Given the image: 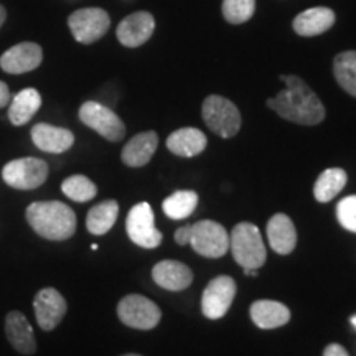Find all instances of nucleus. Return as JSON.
<instances>
[{"mask_svg":"<svg viewBox=\"0 0 356 356\" xmlns=\"http://www.w3.org/2000/svg\"><path fill=\"white\" fill-rule=\"evenodd\" d=\"M122 356H140V355H136V353H127V355H122Z\"/></svg>","mask_w":356,"mask_h":356,"instance_id":"36","label":"nucleus"},{"mask_svg":"<svg viewBox=\"0 0 356 356\" xmlns=\"http://www.w3.org/2000/svg\"><path fill=\"white\" fill-rule=\"evenodd\" d=\"M203 121L211 132L222 139H231L241 129V113L233 101L211 95L203 102Z\"/></svg>","mask_w":356,"mask_h":356,"instance_id":"5","label":"nucleus"},{"mask_svg":"<svg viewBox=\"0 0 356 356\" xmlns=\"http://www.w3.org/2000/svg\"><path fill=\"white\" fill-rule=\"evenodd\" d=\"M159 145V136L157 132L147 131L140 132L137 136H134L131 140L124 145L121 159L127 167L137 168L144 167L150 162V159L154 157L155 150Z\"/></svg>","mask_w":356,"mask_h":356,"instance_id":"19","label":"nucleus"},{"mask_svg":"<svg viewBox=\"0 0 356 356\" xmlns=\"http://www.w3.org/2000/svg\"><path fill=\"white\" fill-rule=\"evenodd\" d=\"M42 106V96L35 88L22 89L17 96H13L8 104V119L13 126H24L38 113Z\"/></svg>","mask_w":356,"mask_h":356,"instance_id":"23","label":"nucleus"},{"mask_svg":"<svg viewBox=\"0 0 356 356\" xmlns=\"http://www.w3.org/2000/svg\"><path fill=\"white\" fill-rule=\"evenodd\" d=\"M118 317L124 325L136 330H152L162 318V312L147 297L129 293L118 304Z\"/></svg>","mask_w":356,"mask_h":356,"instance_id":"6","label":"nucleus"},{"mask_svg":"<svg viewBox=\"0 0 356 356\" xmlns=\"http://www.w3.org/2000/svg\"><path fill=\"white\" fill-rule=\"evenodd\" d=\"M350 323L353 325V328H355V330H356V315H353V317L350 318Z\"/></svg>","mask_w":356,"mask_h":356,"instance_id":"35","label":"nucleus"},{"mask_svg":"<svg viewBox=\"0 0 356 356\" xmlns=\"http://www.w3.org/2000/svg\"><path fill=\"white\" fill-rule=\"evenodd\" d=\"M236 296V282L229 275H218L210 280L202 297V312L207 318L225 317Z\"/></svg>","mask_w":356,"mask_h":356,"instance_id":"11","label":"nucleus"},{"mask_svg":"<svg viewBox=\"0 0 356 356\" xmlns=\"http://www.w3.org/2000/svg\"><path fill=\"white\" fill-rule=\"evenodd\" d=\"M6 335L8 343L22 355H33L37 351L33 328L22 312H8L6 318Z\"/></svg>","mask_w":356,"mask_h":356,"instance_id":"16","label":"nucleus"},{"mask_svg":"<svg viewBox=\"0 0 356 356\" xmlns=\"http://www.w3.org/2000/svg\"><path fill=\"white\" fill-rule=\"evenodd\" d=\"M251 318L262 330H273L289 323L291 310L275 300H256L251 305Z\"/></svg>","mask_w":356,"mask_h":356,"instance_id":"22","label":"nucleus"},{"mask_svg":"<svg viewBox=\"0 0 356 356\" xmlns=\"http://www.w3.org/2000/svg\"><path fill=\"white\" fill-rule=\"evenodd\" d=\"M337 17L332 8L314 7L304 10L293 19V30L300 37H317L330 30L335 24Z\"/></svg>","mask_w":356,"mask_h":356,"instance_id":"20","label":"nucleus"},{"mask_svg":"<svg viewBox=\"0 0 356 356\" xmlns=\"http://www.w3.org/2000/svg\"><path fill=\"white\" fill-rule=\"evenodd\" d=\"M180 246L191 244L193 251L203 257L218 259L228 252L229 236L220 222L211 220H202L195 225L181 226L173 234Z\"/></svg>","mask_w":356,"mask_h":356,"instance_id":"3","label":"nucleus"},{"mask_svg":"<svg viewBox=\"0 0 356 356\" xmlns=\"http://www.w3.org/2000/svg\"><path fill=\"white\" fill-rule=\"evenodd\" d=\"M32 140L43 152L63 154L73 147L74 136L68 129L40 122L32 127Z\"/></svg>","mask_w":356,"mask_h":356,"instance_id":"17","label":"nucleus"},{"mask_svg":"<svg viewBox=\"0 0 356 356\" xmlns=\"http://www.w3.org/2000/svg\"><path fill=\"white\" fill-rule=\"evenodd\" d=\"M10 89H8V86L3 81H0V109L6 108V106L10 104Z\"/></svg>","mask_w":356,"mask_h":356,"instance_id":"32","label":"nucleus"},{"mask_svg":"<svg viewBox=\"0 0 356 356\" xmlns=\"http://www.w3.org/2000/svg\"><path fill=\"white\" fill-rule=\"evenodd\" d=\"M2 178L12 188L35 190L47 181L48 163L42 159L35 157L12 160L3 167Z\"/></svg>","mask_w":356,"mask_h":356,"instance_id":"8","label":"nucleus"},{"mask_svg":"<svg viewBox=\"0 0 356 356\" xmlns=\"http://www.w3.org/2000/svg\"><path fill=\"white\" fill-rule=\"evenodd\" d=\"M207 136L195 127H184L172 132L167 139V149L178 157H195L207 149Z\"/></svg>","mask_w":356,"mask_h":356,"instance_id":"21","label":"nucleus"},{"mask_svg":"<svg viewBox=\"0 0 356 356\" xmlns=\"http://www.w3.org/2000/svg\"><path fill=\"white\" fill-rule=\"evenodd\" d=\"M244 274L249 275V277H257L259 275V273H257V269H243Z\"/></svg>","mask_w":356,"mask_h":356,"instance_id":"34","label":"nucleus"},{"mask_svg":"<svg viewBox=\"0 0 356 356\" xmlns=\"http://www.w3.org/2000/svg\"><path fill=\"white\" fill-rule=\"evenodd\" d=\"M323 356H350L348 351H346L343 346L338 343H332L328 345L323 351Z\"/></svg>","mask_w":356,"mask_h":356,"instance_id":"31","label":"nucleus"},{"mask_svg":"<svg viewBox=\"0 0 356 356\" xmlns=\"http://www.w3.org/2000/svg\"><path fill=\"white\" fill-rule=\"evenodd\" d=\"M333 73L338 84L356 97V51H343L333 61Z\"/></svg>","mask_w":356,"mask_h":356,"instance_id":"27","label":"nucleus"},{"mask_svg":"<svg viewBox=\"0 0 356 356\" xmlns=\"http://www.w3.org/2000/svg\"><path fill=\"white\" fill-rule=\"evenodd\" d=\"M256 0H222V17L233 25H241L254 15Z\"/></svg>","mask_w":356,"mask_h":356,"instance_id":"29","label":"nucleus"},{"mask_svg":"<svg viewBox=\"0 0 356 356\" xmlns=\"http://www.w3.org/2000/svg\"><path fill=\"white\" fill-rule=\"evenodd\" d=\"M152 279L155 284L165 291L170 292H180L185 291L193 282V273L188 266L184 262L178 261H160L159 264L154 266L152 269Z\"/></svg>","mask_w":356,"mask_h":356,"instance_id":"15","label":"nucleus"},{"mask_svg":"<svg viewBox=\"0 0 356 356\" xmlns=\"http://www.w3.org/2000/svg\"><path fill=\"white\" fill-rule=\"evenodd\" d=\"M6 19H7V10L0 6V26L6 24Z\"/></svg>","mask_w":356,"mask_h":356,"instance_id":"33","label":"nucleus"},{"mask_svg":"<svg viewBox=\"0 0 356 356\" xmlns=\"http://www.w3.org/2000/svg\"><path fill=\"white\" fill-rule=\"evenodd\" d=\"M25 216L35 233L48 241H66L76 233L74 211L56 200L32 203L26 208Z\"/></svg>","mask_w":356,"mask_h":356,"instance_id":"2","label":"nucleus"},{"mask_svg":"<svg viewBox=\"0 0 356 356\" xmlns=\"http://www.w3.org/2000/svg\"><path fill=\"white\" fill-rule=\"evenodd\" d=\"M33 310L40 328L44 332H51L65 318L68 305H66L65 297L56 289L47 287L35 296Z\"/></svg>","mask_w":356,"mask_h":356,"instance_id":"12","label":"nucleus"},{"mask_svg":"<svg viewBox=\"0 0 356 356\" xmlns=\"http://www.w3.org/2000/svg\"><path fill=\"white\" fill-rule=\"evenodd\" d=\"M79 119L84 126L96 131L109 142H119L126 136V126L122 119L108 106L96 101H86L79 108Z\"/></svg>","mask_w":356,"mask_h":356,"instance_id":"7","label":"nucleus"},{"mask_svg":"<svg viewBox=\"0 0 356 356\" xmlns=\"http://www.w3.org/2000/svg\"><path fill=\"white\" fill-rule=\"evenodd\" d=\"M61 191L78 203L91 202L97 195V186L84 175H71L61 184Z\"/></svg>","mask_w":356,"mask_h":356,"instance_id":"28","label":"nucleus"},{"mask_svg":"<svg viewBox=\"0 0 356 356\" xmlns=\"http://www.w3.org/2000/svg\"><path fill=\"white\" fill-rule=\"evenodd\" d=\"M119 216V203L115 200H106L89 210L86 216V228L91 234L102 236L109 233Z\"/></svg>","mask_w":356,"mask_h":356,"instance_id":"24","label":"nucleus"},{"mask_svg":"<svg viewBox=\"0 0 356 356\" xmlns=\"http://www.w3.org/2000/svg\"><path fill=\"white\" fill-rule=\"evenodd\" d=\"M68 25L76 42L89 44L97 42L108 33L111 19L109 13L102 8L89 7L71 13Z\"/></svg>","mask_w":356,"mask_h":356,"instance_id":"10","label":"nucleus"},{"mask_svg":"<svg viewBox=\"0 0 356 356\" xmlns=\"http://www.w3.org/2000/svg\"><path fill=\"white\" fill-rule=\"evenodd\" d=\"M337 218L346 231L356 233V195L346 197L337 204Z\"/></svg>","mask_w":356,"mask_h":356,"instance_id":"30","label":"nucleus"},{"mask_svg":"<svg viewBox=\"0 0 356 356\" xmlns=\"http://www.w3.org/2000/svg\"><path fill=\"white\" fill-rule=\"evenodd\" d=\"M346 180V172L341 168H328V170L322 172L315 181L314 186V195L315 200L320 203H328L345 188Z\"/></svg>","mask_w":356,"mask_h":356,"instance_id":"25","label":"nucleus"},{"mask_svg":"<svg viewBox=\"0 0 356 356\" xmlns=\"http://www.w3.org/2000/svg\"><path fill=\"white\" fill-rule=\"evenodd\" d=\"M155 30V20L152 13L149 12H136L127 15L121 24H119L115 35L119 42L127 48H137L144 44L147 40L152 37Z\"/></svg>","mask_w":356,"mask_h":356,"instance_id":"14","label":"nucleus"},{"mask_svg":"<svg viewBox=\"0 0 356 356\" xmlns=\"http://www.w3.org/2000/svg\"><path fill=\"white\" fill-rule=\"evenodd\" d=\"M198 207V193L193 190H178L163 200V213L170 220H185Z\"/></svg>","mask_w":356,"mask_h":356,"instance_id":"26","label":"nucleus"},{"mask_svg":"<svg viewBox=\"0 0 356 356\" xmlns=\"http://www.w3.org/2000/svg\"><path fill=\"white\" fill-rule=\"evenodd\" d=\"M229 249L243 269H259L266 262V246L259 228L252 222H239L229 236Z\"/></svg>","mask_w":356,"mask_h":356,"instance_id":"4","label":"nucleus"},{"mask_svg":"<svg viewBox=\"0 0 356 356\" xmlns=\"http://www.w3.org/2000/svg\"><path fill=\"white\" fill-rule=\"evenodd\" d=\"M280 79L286 83V89L267 99V108L275 111L286 121L300 126H317L322 122L325 108L309 84L293 74H282Z\"/></svg>","mask_w":356,"mask_h":356,"instance_id":"1","label":"nucleus"},{"mask_svg":"<svg viewBox=\"0 0 356 356\" xmlns=\"http://www.w3.org/2000/svg\"><path fill=\"white\" fill-rule=\"evenodd\" d=\"M267 239L270 248L280 256H287L297 246V231L291 218L277 213L267 222Z\"/></svg>","mask_w":356,"mask_h":356,"instance_id":"18","label":"nucleus"},{"mask_svg":"<svg viewBox=\"0 0 356 356\" xmlns=\"http://www.w3.org/2000/svg\"><path fill=\"white\" fill-rule=\"evenodd\" d=\"M126 229L131 241L144 249H155L163 241L162 233L155 228L152 207L147 202L131 208L127 215Z\"/></svg>","mask_w":356,"mask_h":356,"instance_id":"9","label":"nucleus"},{"mask_svg":"<svg viewBox=\"0 0 356 356\" xmlns=\"http://www.w3.org/2000/svg\"><path fill=\"white\" fill-rule=\"evenodd\" d=\"M43 61L42 47L33 42H24L8 48L0 56V68L8 74H24L37 70Z\"/></svg>","mask_w":356,"mask_h":356,"instance_id":"13","label":"nucleus"}]
</instances>
